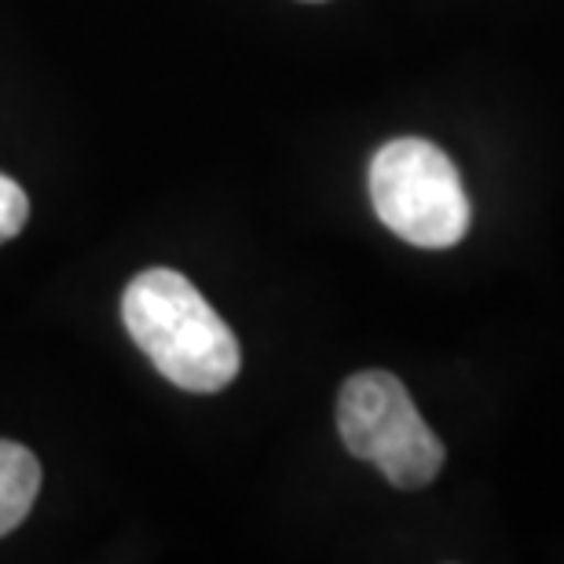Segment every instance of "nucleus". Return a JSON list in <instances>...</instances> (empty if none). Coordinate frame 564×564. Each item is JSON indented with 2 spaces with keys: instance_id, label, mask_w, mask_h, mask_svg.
Listing matches in <instances>:
<instances>
[{
  "instance_id": "f257e3e1",
  "label": "nucleus",
  "mask_w": 564,
  "mask_h": 564,
  "mask_svg": "<svg viewBox=\"0 0 564 564\" xmlns=\"http://www.w3.org/2000/svg\"><path fill=\"white\" fill-rule=\"evenodd\" d=\"M121 319L158 375L176 389L220 392L239 375V337L173 268H151L132 279L121 297Z\"/></svg>"
},
{
  "instance_id": "7ed1b4c3",
  "label": "nucleus",
  "mask_w": 564,
  "mask_h": 564,
  "mask_svg": "<svg viewBox=\"0 0 564 564\" xmlns=\"http://www.w3.org/2000/svg\"><path fill=\"white\" fill-rule=\"evenodd\" d=\"M337 433L356 458L378 466L381 477L403 491L433 484L447 458L408 386L389 370H364L345 381L337 397Z\"/></svg>"
},
{
  "instance_id": "20e7f679",
  "label": "nucleus",
  "mask_w": 564,
  "mask_h": 564,
  "mask_svg": "<svg viewBox=\"0 0 564 564\" xmlns=\"http://www.w3.org/2000/svg\"><path fill=\"white\" fill-rule=\"evenodd\" d=\"M41 491V462L30 447L0 440V535L15 532L26 521Z\"/></svg>"
},
{
  "instance_id": "423d86ee",
  "label": "nucleus",
  "mask_w": 564,
  "mask_h": 564,
  "mask_svg": "<svg viewBox=\"0 0 564 564\" xmlns=\"http://www.w3.org/2000/svg\"><path fill=\"white\" fill-rule=\"evenodd\" d=\"M304 4H323V0H304Z\"/></svg>"
},
{
  "instance_id": "39448f33",
  "label": "nucleus",
  "mask_w": 564,
  "mask_h": 564,
  "mask_svg": "<svg viewBox=\"0 0 564 564\" xmlns=\"http://www.w3.org/2000/svg\"><path fill=\"white\" fill-rule=\"evenodd\" d=\"M30 220V198L15 180L0 173V246L26 228Z\"/></svg>"
},
{
  "instance_id": "f03ea898",
  "label": "nucleus",
  "mask_w": 564,
  "mask_h": 564,
  "mask_svg": "<svg viewBox=\"0 0 564 564\" xmlns=\"http://www.w3.org/2000/svg\"><path fill=\"white\" fill-rule=\"evenodd\" d=\"M378 220L419 250H451L469 231V195L455 162L419 137L389 140L370 162Z\"/></svg>"
}]
</instances>
